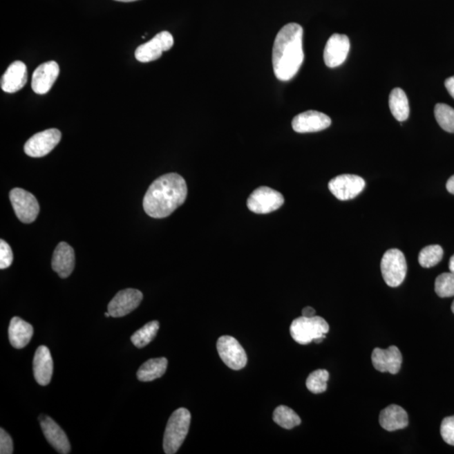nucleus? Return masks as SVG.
Here are the masks:
<instances>
[{
    "mask_svg": "<svg viewBox=\"0 0 454 454\" xmlns=\"http://www.w3.org/2000/svg\"><path fill=\"white\" fill-rule=\"evenodd\" d=\"M446 187H447L448 191L450 193L454 195V176L449 178L447 185H446Z\"/></svg>",
    "mask_w": 454,
    "mask_h": 454,
    "instance_id": "36",
    "label": "nucleus"
},
{
    "mask_svg": "<svg viewBox=\"0 0 454 454\" xmlns=\"http://www.w3.org/2000/svg\"><path fill=\"white\" fill-rule=\"evenodd\" d=\"M285 203L281 193L266 186H262L251 193L247 205L248 209L256 214H269L277 211Z\"/></svg>",
    "mask_w": 454,
    "mask_h": 454,
    "instance_id": "6",
    "label": "nucleus"
},
{
    "mask_svg": "<svg viewBox=\"0 0 454 454\" xmlns=\"http://www.w3.org/2000/svg\"><path fill=\"white\" fill-rule=\"evenodd\" d=\"M435 118L442 129L454 133V108L446 104H437L434 108Z\"/></svg>",
    "mask_w": 454,
    "mask_h": 454,
    "instance_id": "27",
    "label": "nucleus"
},
{
    "mask_svg": "<svg viewBox=\"0 0 454 454\" xmlns=\"http://www.w3.org/2000/svg\"><path fill=\"white\" fill-rule=\"evenodd\" d=\"M13 252L6 240H0V269H6L13 263Z\"/></svg>",
    "mask_w": 454,
    "mask_h": 454,
    "instance_id": "32",
    "label": "nucleus"
},
{
    "mask_svg": "<svg viewBox=\"0 0 454 454\" xmlns=\"http://www.w3.org/2000/svg\"><path fill=\"white\" fill-rule=\"evenodd\" d=\"M435 292L441 298L454 296V274L450 272L440 274L436 278Z\"/></svg>",
    "mask_w": 454,
    "mask_h": 454,
    "instance_id": "30",
    "label": "nucleus"
},
{
    "mask_svg": "<svg viewBox=\"0 0 454 454\" xmlns=\"http://www.w3.org/2000/svg\"><path fill=\"white\" fill-rule=\"evenodd\" d=\"M39 420H40L42 433L54 449L62 454L69 453L71 447L64 431L49 417L41 416Z\"/></svg>",
    "mask_w": 454,
    "mask_h": 454,
    "instance_id": "17",
    "label": "nucleus"
},
{
    "mask_svg": "<svg viewBox=\"0 0 454 454\" xmlns=\"http://www.w3.org/2000/svg\"><path fill=\"white\" fill-rule=\"evenodd\" d=\"M452 312L454 314V301L453 302L452 306H451Z\"/></svg>",
    "mask_w": 454,
    "mask_h": 454,
    "instance_id": "39",
    "label": "nucleus"
},
{
    "mask_svg": "<svg viewBox=\"0 0 454 454\" xmlns=\"http://www.w3.org/2000/svg\"><path fill=\"white\" fill-rule=\"evenodd\" d=\"M187 193V185L183 177L174 173L164 174L147 189L143 208L153 218H165L185 203Z\"/></svg>",
    "mask_w": 454,
    "mask_h": 454,
    "instance_id": "1",
    "label": "nucleus"
},
{
    "mask_svg": "<svg viewBox=\"0 0 454 454\" xmlns=\"http://www.w3.org/2000/svg\"><path fill=\"white\" fill-rule=\"evenodd\" d=\"M449 269L451 273L454 274V255L451 258H450L449 261Z\"/></svg>",
    "mask_w": 454,
    "mask_h": 454,
    "instance_id": "37",
    "label": "nucleus"
},
{
    "mask_svg": "<svg viewBox=\"0 0 454 454\" xmlns=\"http://www.w3.org/2000/svg\"><path fill=\"white\" fill-rule=\"evenodd\" d=\"M159 322L157 321H150L144 327L139 329L133 336L131 340L138 348H142L149 345L157 336L159 330Z\"/></svg>",
    "mask_w": 454,
    "mask_h": 454,
    "instance_id": "26",
    "label": "nucleus"
},
{
    "mask_svg": "<svg viewBox=\"0 0 454 454\" xmlns=\"http://www.w3.org/2000/svg\"><path fill=\"white\" fill-rule=\"evenodd\" d=\"M216 348L221 360L231 370H240L247 366V353L234 337H220Z\"/></svg>",
    "mask_w": 454,
    "mask_h": 454,
    "instance_id": "8",
    "label": "nucleus"
},
{
    "mask_svg": "<svg viewBox=\"0 0 454 454\" xmlns=\"http://www.w3.org/2000/svg\"><path fill=\"white\" fill-rule=\"evenodd\" d=\"M62 133L57 129H48L35 134L26 142L24 151L32 158H42L50 153L60 142Z\"/></svg>",
    "mask_w": 454,
    "mask_h": 454,
    "instance_id": "9",
    "label": "nucleus"
},
{
    "mask_svg": "<svg viewBox=\"0 0 454 454\" xmlns=\"http://www.w3.org/2000/svg\"><path fill=\"white\" fill-rule=\"evenodd\" d=\"M302 316L305 317H313L316 316L315 309L308 306L302 310Z\"/></svg>",
    "mask_w": 454,
    "mask_h": 454,
    "instance_id": "35",
    "label": "nucleus"
},
{
    "mask_svg": "<svg viewBox=\"0 0 454 454\" xmlns=\"http://www.w3.org/2000/svg\"><path fill=\"white\" fill-rule=\"evenodd\" d=\"M173 37L169 32H162L155 36L151 41L138 46L135 50V57L141 63H149L159 59L162 53L170 50L173 46Z\"/></svg>",
    "mask_w": 454,
    "mask_h": 454,
    "instance_id": "10",
    "label": "nucleus"
},
{
    "mask_svg": "<svg viewBox=\"0 0 454 454\" xmlns=\"http://www.w3.org/2000/svg\"><path fill=\"white\" fill-rule=\"evenodd\" d=\"M273 419L281 428L290 430L301 425V419L288 406H279L274 411Z\"/></svg>",
    "mask_w": 454,
    "mask_h": 454,
    "instance_id": "25",
    "label": "nucleus"
},
{
    "mask_svg": "<svg viewBox=\"0 0 454 454\" xmlns=\"http://www.w3.org/2000/svg\"><path fill=\"white\" fill-rule=\"evenodd\" d=\"M10 199L15 215L23 223H32L37 218L40 207L37 198L26 190L15 188L10 192Z\"/></svg>",
    "mask_w": 454,
    "mask_h": 454,
    "instance_id": "7",
    "label": "nucleus"
},
{
    "mask_svg": "<svg viewBox=\"0 0 454 454\" xmlns=\"http://www.w3.org/2000/svg\"><path fill=\"white\" fill-rule=\"evenodd\" d=\"M444 257V250L439 245H430L423 248L419 254L418 261L420 265L429 269L438 265Z\"/></svg>",
    "mask_w": 454,
    "mask_h": 454,
    "instance_id": "28",
    "label": "nucleus"
},
{
    "mask_svg": "<svg viewBox=\"0 0 454 454\" xmlns=\"http://www.w3.org/2000/svg\"><path fill=\"white\" fill-rule=\"evenodd\" d=\"M273 68L281 81H289L297 75L303 61V28L297 23H290L279 30L273 48Z\"/></svg>",
    "mask_w": 454,
    "mask_h": 454,
    "instance_id": "2",
    "label": "nucleus"
},
{
    "mask_svg": "<svg viewBox=\"0 0 454 454\" xmlns=\"http://www.w3.org/2000/svg\"><path fill=\"white\" fill-rule=\"evenodd\" d=\"M379 424L389 432L406 428L409 424L408 414L397 405H390L379 414Z\"/></svg>",
    "mask_w": 454,
    "mask_h": 454,
    "instance_id": "21",
    "label": "nucleus"
},
{
    "mask_svg": "<svg viewBox=\"0 0 454 454\" xmlns=\"http://www.w3.org/2000/svg\"><path fill=\"white\" fill-rule=\"evenodd\" d=\"M104 316H106V317H110L111 314L107 312L106 314H104Z\"/></svg>",
    "mask_w": 454,
    "mask_h": 454,
    "instance_id": "40",
    "label": "nucleus"
},
{
    "mask_svg": "<svg viewBox=\"0 0 454 454\" xmlns=\"http://www.w3.org/2000/svg\"><path fill=\"white\" fill-rule=\"evenodd\" d=\"M75 266V250L67 243L62 242L53 252V269L61 278H66L73 273Z\"/></svg>",
    "mask_w": 454,
    "mask_h": 454,
    "instance_id": "18",
    "label": "nucleus"
},
{
    "mask_svg": "<svg viewBox=\"0 0 454 454\" xmlns=\"http://www.w3.org/2000/svg\"><path fill=\"white\" fill-rule=\"evenodd\" d=\"M143 299L141 291L135 289L120 290L108 305L111 316L123 317L137 309Z\"/></svg>",
    "mask_w": 454,
    "mask_h": 454,
    "instance_id": "12",
    "label": "nucleus"
},
{
    "mask_svg": "<svg viewBox=\"0 0 454 454\" xmlns=\"http://www.w3.org/2000/svg\"><path fill=\"white\" fill-rule=\"evenodd\" d=\"M445 87L447 88L449 95L454 99V76L448 77L445 81Z\"/></svg>",
    "mask_w": 454,
    "mask_h": 454,
    "instance_id": "34",
    "label": "nucleus"
},
{
    "mask_svg": "<svg viewBox=\"0 0 454 454\" xmlns=\"http://www.w3.org/2000/svg\"><path fill=\"white\" fill-rule=\"evenodd\" d=\"M372 363L376 370L398 374L402 364V354L397 346L387 349L375 348L372 353Z\"/></svg>",
    "mask_w": 454,
    "mask_h": 454,
    "instance_id": "15",
    "label": "nucleus"
},
{
    "mask_svg": "<svg viewBox=\"0 0 454 454\" xmlns=\"http://www.w3.org/2000/svg\"><path fill=\"white\" fill-rule=\"evenodd\" d=\"M381 273L384 281L390 287H398L405 281L407 263L405 255L398 249L388 250L381 260Z\"/></svg>",
    "mask_w": 454,
    "mask_h": 454,
    "instance_id": "5",
    "label": "nucleus"
},
{
    "mask_svg": "<svg viewBox=\"0 0 454 454\" xmlns=\"http://www.w3.org/2000/svg\"><path fill=\"white\" fill-rule=\"evenodd\" d=\"M366 187L363 178L353 174H343L332 178L329 182L328 188L332 195L340 200L354 199Z\"/></svg>",
    "mask_w": 454,
    "mask_h": 454,
    "instance_id": "11",
    "label": "nucleus"
},
{
    "mask_svg": "<svg viewBox=\"0 0 454 454\" xmlns=\"http://www.w3.org/2000/svg\"><path fill=\"white\" fill-rule=\"evenodd\" d=\"M115 1L129 3V2L138 1V0H115Z\"/></svg>",
    "mask_w": 454,
    "mask_h": 454,
    "instance_id": "38",
    "label": "nucleus"
},
{
    "mask_svg": "<svg viewBox=\"0 0 454 454\" xmlns=\"http://www.w3.org/2000/svg\"><path fill=\"white\" fill-rule=\"evenodd\" d=\"M168 367V360L165 358L153 359L146 361L138 371V379L142 382H150L161 378Z\"/></svg>",
    "mask_w": 454,
    "mask_h": 454,
    "instance_id": "23",
    "label": "nucleus"
},
{
    "mask_svg": "<svg viewBox=\"0 0 454 454\" xmlns=\"http://www.w3.org/2000/svg\"><path fill=\"white\" fill-rule=\"evenodd\" d=\"M328 115L316 111H308L294 116L292 128L298 133H317L331 126Z\"/></svg>",
    "mask_w": 454,
    "mask_h": 454,
    "instance_id": "13",
    "label": "nucleus"
},
{
    "mask_svg": "<svg viewBox=\"0 0 454 454\" xmlns=\"http://www.w3.org/2000/svg\"><path fill=\"white\" fill-rule=\"evenodd\" d=\"M34 330L32 325L15 316L10 321L9 327V339L15 348H24L33 336Z\"/></svg>",
    "mask_w": 454,
    "mask_h": 454,
    "instance_id": "22",
    "label": "nucleus"
},
{
    "mask_svg": "<svg viewBox=\"0 0 454 454\" xmlns=\"http://www.w3.org/2000/svg\"><path fill=\"white\" fill-rule=\"evenodd\" d=\"M191 415L185 408H180L171 415L164 437V450L167 454L178 451L188 435Z\"/></svg>",
    "mask_w": 454,
    "mask_h": 454,
    "instance_id": "4",
    "label": "nucleus"
},
{
    "mask_svg": "<svg viewBox=\"0 0 454 454\" xmlns=\"http://www.w3.org/2000/svg\"><path fill=\"white\" fill-rule=\"evenodd\" d=\"M33 372L36 381L40 386H48L53 377V361L48 347L37 349L33 359Z\"/></svg>",
    "mask_w": 454,
    "mask_h": 454,
    "instance_id": "20",
    "label": "nucleus"
},
{
    "mask_svg": "<svg viewBox=\"0 0 454 454\" xmlns=\"http://www.w3.org/2000/svg\"><path fill=\"white\" fill-rule=\"evenodd\" d=\"M329 372L325 370H317L308 376L306 387L314 394L323 393L328 389Z\"/></svg>",
    "mask_w": 454,
    "mask_h": 454,
    "instance_id": "29",
    "label": "nucleus"
},
{
    "mask_svg": "<svg viewBox=\"0 0 454 454\" xmlns=\"http://www.w3.org/2000/svg\"><path fill=\"white\" fill-rule=\"evenodd\" d=\"M59 66L54 61L42 64L35 70L32 88L37 95H45L50 91L59 75Z\"/></svg>",
    "mask_w": 454,
    "mask_h": 454,
    "instance_id": "16",
    "label": "nucleus"
},
{
    "mask_svg": "<svg viewBox=\"0 0 454 454\" xmlns=\"http://www.w3.org/2000/svg\"><path fill=\"white\" fill-rule=\"evenodd\" d=\"M440 433L445 442L454 446V416L444 419L442 422Z\"/></svg>",
    "mask_w": 454,
    "mask_h": 454,
    "instance_id": "31",
    "label": "nucleus"
},
{
    "mask_svg": "<svg viewBox=\"0 0 454 454\" xmlns=\"http://www.w3.org/2000/svg\"><path fill=\"white\" fill-rule=\"evenodd\" d=\"M28 80V73L24 63L15 61L7 68L1 79V88L6 93H17L25 87Z\"/></svg>",
    "mask_w": 454,
    "mask_h": 454,
    "instance_id": "19",
    "label": "nucleus"
},
{
    "mask_svg": "<svg viewBox=\"0 0 454 454\" xmlns=\"http://www.w3.org/2000/svg\"><path fill=\"white\" fill-rule=\"evenodd\" d=\"M350 41L346 35L333 34L325 44L324 62L328 68H334L343 64L347 59Z\"/></svg>",
    "mask_w": 454,
    "mask_h": 454,
    "instance_id": "14",
    "label": "nucleus"
},
{
    "mask_svg": "<svg viewBox=\"0 0 454 454\" xmlns=\"http://www.w3.org/2000/svg\"><path fill=\"white\" fill-rule=\"evenodd\" d=\"M389 106L392 115L398 122H405L408 119L410 115L409 101L403 89L395 88L391 91Z\"/></svg>",
    "mask_w": 454,
    "mask_h": 454,
    "instance_id": "24",
    "label": "nucleus"
},
{
    "mask_svg": "<svg viewBox=\"0 0 454 454\" xmlns=\"http://www.w3.org/2000/svg\"><path fill=\"white\" fill-rule=\"evenodd\" d=\"M13 441L5 430H0V453L12 454L13 453Z\"/></svg>",
    "mask_w": 454,
    "mask_h": 454,
    "instance_id": "33",
    "label": "nucleus"
},
{
    "mask_svg": "<svg viewBox=\"0 0 454 454\" xmlns=\"http://www.w3.org/2000/svg\"><path fill=\"white\" fill-rule=\"evenodd\" d=\"M329 325L321 316H301L291 323L290 331L292 339L299 344L306 345L316 341L321 343L329 332Z\"/></svg>",
    "mask_w": 454,
    "mask_h": 454,
    "instance_id": "3",
    "label": "nucleus"
}]
</instances>
